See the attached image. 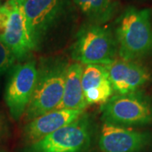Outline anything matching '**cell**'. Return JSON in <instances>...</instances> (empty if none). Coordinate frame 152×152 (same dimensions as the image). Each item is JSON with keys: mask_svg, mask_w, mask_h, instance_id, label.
<instances>
[{"mask_svg": "<svg viewBox=\"0 0 152 152\" xmlns=\"http://www.w3.org/2000/svg\"><path fill=\"white\" fill-rule=\"evenodd\" d=\"M114 36L121 59L137 61L152 53L151 10L128 7L117 20Z\"/></svg>", "mask_w": 152, "mask_h": 152, "instance_id": "cell-1", "label": "cell"}, {"mask_svg": "<svg viewBox=\"0 0 152 152\" xmlns=\"http://www.w3.org/2000/svg\"><path fill=\"white\" fill-rule=\"evenodd\" d=\"M69 64L61 58L42 59L37 66V79L26 111L28 122L58 108L64 95Z\"/></svg>", "mask_w": 152, "mask_h": 152, "instance_id": "cell-2", "label": "cell"}, {"mask_svg": "<svg viewBox=\"0 0 152 152\" xmlns=\"http://www.w3.org/2000/svg\"><path fill=\"white\" fill-rule=\"evenodd\" d=\"M118 46L113 31L104 25L87 23L76 34L71 57L76 63L106 66L117 59Z\"/></svg>", "mask_w": 152, "mask_h": 152, "instance_id": "cell-3", "label": "cell"}, {"mask_svg": "<svg viewBox=\"0 0 152 152\" xmlns=\"http://www.w3.org/2000/svg\"><path fill=\"white\" fill-rule=\"evenodd\" d=\"M34 51L70 10L73 0H20ZM74 3V2H73Z\"/></svg>", "mask_w": 152, "mask_h": 152, "instance_id": "cell-4", "label": "cell"}, {"mask_svg": "<svg viewBox=\"0 0 152 152\" xmlns=\"http://www.w3.org/2000/svg\"><path fill=\"white\" fill-rule=\"evenodd\" d=\"M103 123L123 126L152 124V102L143 93L113 96L101 107Z\"/></svg>", "mask_w": 152, "mask_h": 152, "instance_id": "cell-5", "label": "cell"}, {"mask_svg": "<svg viewBox=\"0 0 152 152\" xmlns=\"http://www.w3.org/2000/svg\"><path fill=\"white\" fill-rule=\"evenodd\" d=\"M4 100L11 118L18 121L26 113L37 79V65L34 60L15 64L9 70Z\"/></svg>", "mask_w": 152, "mask_h": 152, "instance_id": "cell-6", "label": "cell"}, {"mask_svg": "<svg viewBox=\"0 0 152 152\" xmlns=\"http://www.w3.org/2000/svg\"><path fill=\"white\" fill-rule=\"evenodd\" d=\"M91 124L86 114L42 140L31 144L26 152H83L91 144Z\"/></svg>", "mask_w": 152, "mask_h": 152, "instance_id": "cell-7", "label": "cell"}, {"mask_svg": "<svg viewBox=\"0 0 152 152\" xmlns=\"http://www.w3.org/2000/svg\"><path fill=\"white\" fill-rule=\"evenodd\" d=\"M151 140L149 132L103 123L98 144L102 152H140L151 144Z\"/></svg>", "mask_w": 152, "mask_h": 152, "instance_id": "cell-8", "label": "cell"}, {"mask_svg": "<svg viewBox=\"0 0 152 152\" xmlns=\"http://www.w3.org/2000/svg\"><path fill=\"white\" fill-rule=\"evenodd\" d=\"M9 15L1 41L10 49L16 60H23L34 51L28 35L20 0H7Z\"/></svg>", "mask_w": 152, "mask_h": 152, "instance_id": "cell-9", "label": "cell"}, {"mask_svg": "<svg viewBox=\"0 0 152 152\" xmlns=\"http://www.w3.org/2000/svg\"><path fill=\"white\" fill-rule=\"evenodd\" d=\"M105 67L113 92L118 95L137 92L151 80L149 69L136 61L117 58Z\"/></svg>", "mask_w": 152, "mask_h": 152, "instance_id": "cell-10", "label": "cell"}, {"mask_svg": "<svg viewBox=\"0 0 152 152\" xmlns=\"http://www.w3.org/2000/svg\"><path fill=\"white\" fill-rule=\"evenodd\" d=\"M85 111L56 109L29 121L24 128L25 140L31 145L79 118Z\"/></svg>", "mask_w": 152, "mask_h": 152, "instance_id": "cell-11", "label": "cell"}, {"mask_svg": "<svg viewBox=\"0 0 152 152\" xmlns=\"http://www.w3.org/2000/svg\"><path fill=\"white\" fill-rule=\"evenodd\" d=\"M81 84L87 106L103 105L113 96V89L105 66L86 65L82 72Z\"/></svg>", "mask_w": 152, "mask_h": 152, "instance_id": "cell-12", "label": "cell"}, {"mask_svg": "<svg viewBox=\"0 0 152 152\" xmlns=\"http://www.w3.org/2000/svg\"><path fill=\"white\" fill-rule=\"evenodd\" d=\"M83 69V65L79 63H74L69 65L64 82V95L57 109L85 111L87 107L82 90Z\"/></svg>", "mask_w": 152, "mask_h": 152, "instance_id": "cell-13", "label": "cell"}, {"mask_svg": "<svg viewBox=\"0 0 152 152\" xmlns=\"http://www.w3.org/2000/svg\"><path fill=\"white\" fill-rule=\"evenodd\" d=\"M90 23L105 25L117 13V0H73Z\"/></svg>", "mask_w": 152, "mask_h": 152, "instance_id": "cell-14", "label": "cell"}, {"mask_svg": "<svg viewBox=\"0 0 152 152\" xmlns=\"http://www.w3.org/2000/svg\"><path fill=\"white\" fill-rule=\"evenodd\" d=\"M15 57L12 53L10 49L0 39V76L8 73L15 65Z\"/></svg>", "mask_w": 152, "mask_h": 152, "instance_id": "cell-15", "label": "cell"}, {"mask_svg": "<svg viewBox=\"0 0 152 152\" xmlns=\"http://www.w3.org/2000/svg\"><path fill=\"white\" fill-rule=\"evenodd\" d=\"M8 15H9V6L5 2L3 5L0 6V38L5 30Z\"/></svg>", "mask_w": 152, "mask_h": 152, "instance_id": "cell-16", "label": "cell"}, {"mask_svg": "<svg viewBox=\"0 0 152 152\" xmlns=\"http://www.w3.org/2000/svg\"><path fill=\"white\" fill-rule=\"evenodd\" d=\"M3 131H4V122L0 118V135L2 134Z\"/></svg>", "mask_w": 152, "mask_h": 152, "instance_id": "cell-17", "label": "cell"}, {"mask_svg": "<svg viewBox=\"0 0 152 152\" xmlns=\"http://www.w3.org/2000/svg\"><path fill=\"white\" fill-rule=\"evenodd\" d=\"M0 152H2V151H0Z\"/></svg>", "mask_w": 152, "mask_h": 152, "instance_id": "cell-18", "label": "cell"}]
</instances>
